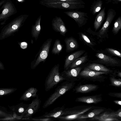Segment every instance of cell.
<instances>
[{
	"label": "cell",
	"mask_w": 121,
	"mask_h": 121,
	"mask_svg": "<svg viewBox=\"0 0 121 121\" xmlns=\"http://www.w3.org/2000/svg\"><path fill=\"white\" fill-rule=\"evenodd\" d=\"M28 15H21L4 26L0 32V40L13 35L18 31L28 17Z\"/></svg>",
	"instance_id": "obj_1"
},
{
	"label": "cell",
	"mask_w": 121,
	"mask_h": 121,
	"mask_svg": "<svg viewBox=\"0 0 121 121\" xmlns=\"http://www.w3.org/2000/svg\"><path fill=\"white\" fill-rule=\"evenodd\" d=\"M92 108V106L83 105L65 108L63 115L58 117L56 119L60 121L77 120L79 116Z\"/></svg>",
	"instance_id": "obj_2"
},
{
	"label": "cell",
	"mask_w": 121,
	"mask_h": 121,
	"mask_svg": "<svg viewBox=\"0 0 121 121\" xmlns=\"http://www.w3.org/2000/svg\"><path fill=\"white\" fill-rule=\"evenodd\" d=\"M75 84L74 82L67 81L61 83L45 101L43 104V108H45L52 104L59 97L72 89Z\"/></svg>",
	"instance_id": "obj_3"
},
{
	"label": "cell",
	"mask_w": 121,
	"mask_h": 121,
	"mask_svg": "<svg viewBox=\"0 0 121 121\" xmlns=\"http://www.w3.org/2000/svg\"><path fill=\"white\" fill-rule=\"evenodd\" d=\"M59 64L55 65L52 68L46 78L45 83V91H47L55 87L65 79L59 72Z\"/></svg>",
	"instance_id": "obj_4"
},
{
	"label": "cell",
	"mask_w": 121,
	"mask_h": 121,
	"mask_svg": "<svg viewBox=\"0 0 121 121\" xmlns=\"http://www.w3.org/2000/svg\"><path fill=\"white\" fill-rule=\"evenodd\" d=\"M52 39H48L42 44L34 60L31 63L30 67L34 69L41 62H44L48 56Z\"/></svg>",
	"instance_id": "obj_5"
},
{
	"label": "cell",
	"mask_w": 121,
	"mask_h": 121,
	"mask_svg": "<svg viewBox=\"0 0 121 121\" xmlns=\"http://www.w3.org/2000/svg\"><path fill=\"white\" fill-rule=\"evenodd\" d=\"M110 72H101L90 69L86 67L81 71L79 75L80 78L94 82H104L106 77L104 74H107Z\"/></svg>",
	"instance_id": "obj_6"
},
{
	"label": "cell",
	"mask_w": 121,
	"mask_h": 121,
	"mask_svg": "<svg viewBox=\"0 0 121 121\" xmlns=\"http://www.w3.org/2000/svg\"><path fill=\"white\" fill-rule=\"evenodd\" d=\"M41 5L51 8L59 9L70 10L78 9L84 8L85 5L81 4H73L65 2L47 3Z\"/></svg>",
	"instance_id": "obj_7"
},
{
	"label": "cell",
	"mask_w": 121,
	"mask_h": 121,
	"mask_svg": "<svg viewBox=\"0 0 121 121\" xmlns=\"http://www.w3.org/2000/svg\"><path fill=\"white\" fill-rule=\"evenodd\" d=\"M67 15L73 19L79 27H82L87 22L89 17L86 13L77 10L64 12Z\"/></svg>",
	"instance_id": "obj_8"
},
{
	"label": "cell",
	"mask_w": 121,
	"mask_h": 121,
	"mask_svg": "<svg viewBox=\"0 0 121 121\" xmlns=\"http://www.w3.org/2000/svg\"><path fill=\"white\" fill-rule=\"evenodd\" d=\"M116 12L114 9H111L108 10L106 21L102 28L98 33L100 38H104L106 36L110 25L116 14Z\"/></svg>",
	"instance_id": "obj_9"
},
{
	"label": "cell",
	"mask_w": 121,
	"mask_h": 121,
	"mask_svg": "<svg viewBox=\"0 0 121 121\" xmlns=\"http://www.w3.org/2000/svg\"><path fill=\"white\" fill-rule=\"evenodd\" d=\"M41 103L38 96L33 100L32 103L29 104V106L24 114L22 120H28V119L35 113L40 108Z\"/></svg>",
	"instance_id": "obj_10"
},
{
	"label": "cell",
	"mask_w": 121,
	"mask_h": 121,
	"mask_svg": "<svg viewBox=\"0 0 121 121\" xmlns=\"http://www.w3.org/2000/svg\"><path fill=\"white\" fill-rule=\"evenodd\" d=\"M82 68L77 67L72 69L65 70L61 73L62 77L66 80L69 82H74L80 79L79 74Z\"/></svg>",
	"instance_id": "obj_11"
},
{
	"label": "cell",
	"mask_w": 121,
	"mask_h": 121,
	"mask_svg": "<svg viewBox=\"0 0 121 121\" xmlns=\"http://www.w3.org/2000/svg\"><path fill=\"white\" fill-rule=\"evenodd\" d=\"M96 56L98 61L107 66L114 67L121 66V62L117 59L101 53H97Z\"/></svg>",
	"instance_id": "obj_12"
},
{
	"label": "cell",
	"mask_w": 121,
	"mask_h": 121,
	"mask_svg": "<svg viewBox=\"0 0 121 121\" xmlns=\"http://www.w3.org/2000/svg\"><path fill=\"white\" fill-rule=\"evenodd\" d=\"M29 106V104L21 103L12 106H8L13 117L17 120H22L23 115Z\"/></svg>",
	"instance_id": "obj_13"
},
{
	"label": "cell",
	"mask_w": 121,
	"mask_h": 121,
	"mask_svg": "<svg viewBox=\"0 0 121 121\" xmlns=\"http://www.w3.org/2000/svg\"><path fill=\"white\" fill-rule=\"evenodd\" d=\"M4 6L3 10L0 14V22H1V25L5 24L6 20L15 12L14 7L11 2H7Z\"/></svg>",
	"instance_id": "obj_14"
},
{
	"label": "cell",
	"mask_w": 121,
	"mask_h": 121,
	"mask_svg": "<svg viewBox=\"0 0 121 121\" xmlns=\"http://www.w3.org/2000/svg\"><path fill=\"white\" fill-rule=\"evenodd\" d=\"M53 29L56 31L59 32L62 35L64 36L67 32L65 24L60 17L56 16L52 22Z\"/></svg>",
	"instance_id": "obj_15"
},
{
	"label": "cell",
	"mask_w": 121,
	"mask_h": 121,
	"mask_svg": "<svg viewBox=\"0 0 121 121\" xmlns=\"http://www.w3.org/2000/svg\"><path fill=\"white\" fill-rule=\"evenodd\" d=\"M103 100L101 95L83 96L77 98L75 100L76 102L87 104H97Z\"/></svg>",
	"instance_id": "obj_16"
},
{
	"label": "cell",
	"mask_w": 121,
	"mask_h": 121,
	"mask_svg": "<svg viewBox=\"0 0 121 121\" xmlns=\"http://www.w3.org/2000/svg\"><path fill=\"white\" fill-rule=\"evenodd\" d=\"M98 88L99 86L97 85L89 84L77 86L73 90L76 93H86L96 90Z\"/></svg>",
	"instance_id": "obj_17"
},
{
	"label": "cell",
	"mask_w": 121,
	"mask_h": 121,
	"mask_svg": "<svg viewBox=\"0 0 121 121\" xmlns=\"http://www.w3.org/2000/svg\"><path fill=\"white\" fill-rule=\"evenodd\" d=\"M65 108L64 105L61 107H57L49 112H46L41 116L52 118L56 119V118L58 117L63 115Z\"/></svg>",
	"instance_id": "obj_18"
},
{
	"label": "cell",
	"mask_w": 121,
	"mask_h": 121,
	"mask_svg": "<svg viewBox=\"0 0 121 121\" xmlns=\"http://www.w3.org/2000/svg\"><path fill=\"white\" fill-rule=\"evenodd\" d=\"M85 52L83 50L76 51L67 56L65 61L64 65V70L68 69L71 63L75 59L79 57Z\"/></svg>",
	"instance_id": "obj_19"
},
{
	"label": "cell",
	"mask_w": 121,
	"mask_h": 121,
	"mask_svg": "<svg viewBox=\"0 0 121 121\" xmlns=\"http://www.w3.org/2000/svg\"><path fill=\"white\" fill-rule=\"evenodd\" d=\"M64 42L66 46V52H69L78 49L79 45L76 39L72 37L65 39Z\"/></svg>",
	"instance_id": "obj_20"
},
{
	"label": "cell",
	"mask_w": 121,
	"mask_h": 121,
	"mask_svg": "<svg viewBox=\"0 0 121 121\" xmlns=\"http://www.w3.org/2000/svg\"><path fill=\"white\" fill-rule=\"evenodd\" d=\"M17 120L14 117L11 111H9L7 108L0 105V120L13 121Z\"/></svg>",
	"instance_id": "obj_21"
},
{
	"label": "cell",
	"mask_w": 121,
	"mask_h": 121,
	"mask_svg": "<svg viewBox=\"0 0 121 121\" xmlns=\"http://www.w3.org/2000/svg\"><path fill=\"white\" fill-rule=\"evenodd\" d=\"M37 89L34 87H31L26 90L20 98L21 101H27L31 97H34L37 96Z\"/></svg>",
	"instance_id": "obj_22"
},
{
	"label": "cell",
	"mask_w": 121,
	"mask_h": 121,
	"mask_svg": "<svg viewBox=\"0 0 121 121\" xmlns=\"http://www.w3.org/2000/svg\"><path fill=\"white\" fill-rule=\"evenodd\" d=\"M41 15H40L35 21V23L32 26L31 35L33 38L36 40L40 34L41 30L40 23Z\"/></svg>",
	"instance_id": "obj_23"
},
{
	"label": "cell",
	"mask_w": 121,
	"mask_h": 121,
	"mask_svg": "<svg viewBox=\"0 0 121 121\" xmlns=\"http://www.w3.org/2000/svg\"><path fill=\"white\" fill-rule=\"evenodd\" d=\"M105 8H104L96 16L94 22V28L95 31L99 28L105 18Z\"/></svg>",
	"instance_id": "obj_24"
},
{
	"label": "cell",
	"mask_w": 121,
	"mask_h": 121,
	"mask_svg": "<svg viewBox=\"0 0 121 121\" xmlns=\"http://www.w3.org/2000/svg\"><path fill=\"white\" fill-rule=\"evenodd\" d=\"M104 110V109L102 108L94 109L87 114L81 115L79 117L77 120L81 121H85L87 118H91L99 115Z\"/></svg>",
	"instance_id": "obj_25"
},
{
	"label": "cell",
	"mask_w": 121,
	"mask_h": 121,
	"mask_svg": "<svg viewBox=\"0 0 121 121\" xmlns=\"http://www.w3.org/2000/svg\"><path fill=\"white\" fill-rule=\"evenodd\" d=\"M94 70L101 72H107L112 73V70L102 65L93 63L89 65L86 67Z\"/></svg>",
	"instance_id": "obj_26"
},
{
	"label": "cell",
	"mask_w": 121,
	"mask_h": 121,
	"mask_svg": "<svg viewBox=\"0 0 121 121\" xmlns=\"http://www.w3.org/2000/svg\"><path fill=\"white\" fill-rule=\"evenodd\" d=\"M103 1L101 0H95L91 5L90 9V13L93 15L99 12L102 8Z\"/></svg>",
	"instance_id": "obj_27"
},
{
	"label": "cell",
	"mask_w": 121,
	"mask_h": 121,
	"mask_svg": "<svg viewBox=\"0 0 121 121\" xmlns=\"http://www.w3.org/2000/svg\"><path fill=\"white\" fill-rule=\"evenodd\" d=\"M39 3L41 4L47 3L65 2L73 4H84L85 3L82 0H42L39 1Z\"/></svg>",
	"instance_id": "obj_28"
},
{
	"label": "cell",
	"mask_w": 121,
	"mask_h": 121,
	"mask_svg": "<svg viewBox=\"0 0 121 121\" xmlns=\"http://www.w3.org/2000/svg\"><path fill=\"white\" fill-rule=\"evenodd\" d=\"M87 55L84 56L77 58L71 63L68 69H72L78 67L85 62L87 60Z\"/></svg>",
	"instance_id": "obj_29"
},
{
	"label": "cell",
	"mask_w": 121,
	"mask_h": 121,
	"mask_svg": "<svg viewBox=\"0 0 121 121\" xmlns=\"http://www.w3.org/2000/svg\"><path fill=\"white\" fill-rule=\"evenodd\" d=\"M92 120L101 121H121V120L118 118L102 115L95 116L90 119Z\"/></svg>",
	"instance_id": "obj_30"
},
{
	"label": "cell",
	"mask_w": 121,
	"mask_h": 121,
	"mask_svg": "<svg viewBox=\"0 0 121 121\" xmlns=\"http://www.w3.org/2000/svg\"><path fill=\"white\" fill-rule=\"evenodd\" d=\"M63 45L61 44L60 41L58 39L56 40L53 46L52 52L53 54L59 55L61 51Z\"/></svg>",
	"instance_id": "obj_31"
},
{
	"label": "cell",
	"mask_w": 121,
	"mask_h": 121,
	"mask_svg": "<svg viewBox=\"0 0 121 121\" xmlns=\"http://www.w3.org/2000/svg\"><path fill=\"white\" fill-rule=\"evenodd\" d=\"M99 115H102L121 119V109L115 112H105Z\"/></svg>",
	"instance_id": "obj_32"
},
{
	"label": "cell",
	"mask_w": 121,
	"mask_h": 121,
	"mask_svg": "<svg viewBox=\"0 0 121 121\" xmlns=\"http://www.w3.org/2000/svg\"><path fill=\"white\" fill-rule=\"evenodd\" d=\"M17 89V88H0V97L10 95Z\"/></svg>",
	"instance_id": "obj_33"
},
{
	"label": "cell",
	"mask_w": 121,
	"mask_h": 121,
	"mask_svg": "<svg viewBox=\"0 0 121 121\" xmlns=\"http://www.w3.org/2000/svg\"><path fill=\"white\" fill-rule=\"evenodd\" d=\"M121 29V17H119L116 20L114 23L112 31L116 35L117 34Z\"/></svg>",
	"instance_id": "obj_34"
},
{
	"label": "cell",
	"mask_w": 121,
	"mask_h": 121,
	"mask_svg": "<svg viewBox=\"0 0 121 121\" xmlns=\"http://www.w3.org/2000/svg\"><path fill=\"white\" fill-rule=\"evenodd\" d=\"M111 83L110 85L117 87L121 86V79H117L113 76H111L109 77Z\"/></svg>",
	"instance_id": "obj_35"
},
{
	"label": "cell",
	"mask_w": 121,
	"mask_h": 121,
	"mask_svg": "<svg viewBox=\"0 0 121 121\" xmlns=\"http://www.w3.org/2000/svg\"><path fill=\"white\" fill-rule=\"evenodd\" d=\"M56 119L54 118L46 117L40 116L38 117H31L29 118L28 120H31L33 121H53Z\"/></svg>",
	"instance_id": "obj_36"
},
{
	"label": "cell",
	"mask_w": 121,
	"mask_h": 121,
	"mask_svg": "<svg viewBox=\"0 0 121 121\" xmlns=\"http://www.w3.org/2000/svg\"><path fill=\"white\" fill-rule=\"evenodd\" d=\"M106 50L109 53L114 56L121 58V54L118 51L111 48H107Z\"/></svg>",
	"instance_id": "obj_37"
},
{
	"label": "cell",
	"mask_w": 121,
	"mask_h": 121,
	"mask_svg": "<svg viewBox=\"0 0 121 121\" xmlns=\"http://www.w3.org/2000/svg\"><path fill=\"white\" fill-rule=\"evenodd\" d=\"M80 35L81 38L83 41L86 43L87 44H89L90 45H93L92 43L91 42L90 40L87 36L83 33H81Z\"/></svg>",
	"instance_id": "obj_38"
},
{
	"label": "cell",
	"mask_w": 121,
	"mask_h": 121,
	"mask_svg": "<svg viewBox=\"0 0 121 121\" xmlns=\"http://www.w3.org/2000/svg\"><path fill=\"white\" fill-rule=\"evenodd\" d=\"M108 95L112 97L121 98V92H110L108 94Z\"/></svg>",
	"instance_id": "obj_39"
},
{
	"label": "cell",
	"mask_w": 121,
	"mask_h": 121,
	"mask_svg": "<svg viewBox=\"0 0 121 121\" xmlns=\"http://www.w3.org/2000/svg\"><path fill=\"white\" fill-rule=\"evenodd\" d=\"M0 69L4 70L5 69V67L3 63L0 60Z\"/></svg>",
	"instance_id": "obj_40"
},
{
	"label": "cell",
	"mask_w": 121,
	"mask_h": 121,
	"mask_svg": "<svg viewBox=\"0 0 121 121\" xmlns=\"http://www.w3.org/2000/svg\"><path fill=\"white\" fill-rule=\"evenodd\" d=\"M121 2V0H112L111 2L112 3L114 4H117L119 2Z\"/></svg>",
	"instance_id": "obj_41"
},
{
	"label": "cell",
	"mask_w": 121,
	"mask_h": 121,
	"mask_svg": "<svg viewBox=\"0 0 121 121\" xmlns=\"http://www.w3.org/2000/svg\"><path fill=\"white\" fill-rule=\"evenodd\" d=\"M113 102L116 104L121 105V101L120 100H115L113 101Z\"/></svg>",
	"instance_id": "obj_42"
},
{
	"label": "cell",
	"mask_w": 121,
	"mask_h": 121,
	"mask_svg": "<svg viewBox=\"0 0 121 121\" xmlns=\"http://www.w3.org/2000/svg\"><path fill=\"white\" fill-rule=\"evenodd\" d=\"M117 76L120 78L121 77V72H117Z\"/></svg>",
	"instance_id": "obj_43"
},
{
	"label": "cell",
	"mask_w": 121,
	"mask_h": 121,
	"mask_svg": "<svg viewBox=\"0 0 121 121\" xmlns=\"http://www.w3.org/2000/svg\"><path fill=\"white\" fill-rule=\"evenodd\" d=\"M4 2V0H3L0 2V7Z\"/></svg>",
	"instance_id": "obj_44"
},
{
	"label": "cell",
	"mask_w": 121,
	"mask_h": 121,
	"mask_svg": "<svg viewBox=\"0 0 121 121\" xmlns=\"http://www.w3.org/2000/svg\"><path fill=\"white\" fill-rule=\"evenodd\" d=\"M106 3H108L111 2L112 0H105Z\"/></svg>",
	"instance_id": "obj_45"
},
{
	"label": "cell",
	"mask_w": 121,
	"mask_h": 121,
	"mask_svg": "<svg viewBox=\"0 0 121 121\" xmlns=\"http://www.w3.org/2000/svg\"><path fill=\"white\" fill-rule=\"evenodd\" d=\"M18 1L20 2H23L24 1V0H17Z\"/></svg>",
	"instance_id": "obj_46"
}]
</instances>
